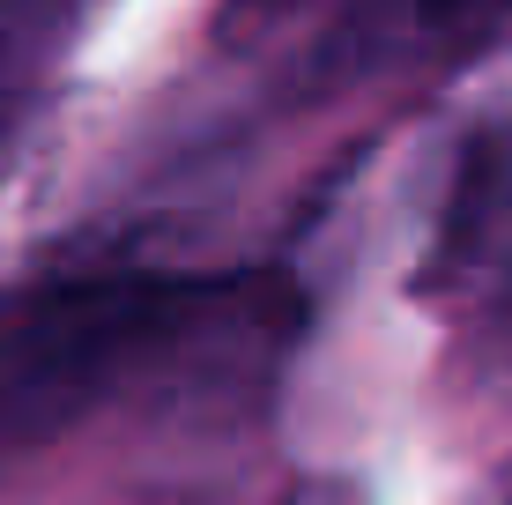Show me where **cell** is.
I'll list each match as a JSON object with an SVG mask.
<instances>
[{
  "label": "cell",
  "mask_w": 512,
  "mask_h": 505,
  "mask_svg": "<svg viewBox=\"0 0 512 505\" xmlns=\"http://www.w3.org/2000/svg\"><path fill=\"white\" fill-rule=\"evenodd\" d=\"M82 0H0V119L15 112V97L38 90L52 52L67 45Z\"/></svg>",
  "instance_id": "3"
},
{
  "label": "cell",
  "mask_w": 512,
  "mask_h": 505,
  "mask_svg": "<svg viewBox=\"0 0 512 505\" xmlns=\"http://www.w3.org/2000/svg\"><path fill=\"white\" fill-rule=\"evenodd\" d=\"M290 320L282 290L245 275H104L30 305L0 342V416L15 431H60L134 394L193 387Z\"/></svg>",
  "instance_id": "1"
},
{
  "label": "cell",
  "mask_w": 512,
  "mask_h": 505,
  "mask_svg": "<svg viewBox=\"0 0 512 505\" xmlns=\"http://www.w3.org/2000/svg\"><path fill=\"white\" fill-rule=\"evenodd\" d=\"M253 15L320 82H372L416 60H446L498 30L512 0H253Z\"/></svg>",
  "instance_id": "2"
}]
</instances>
